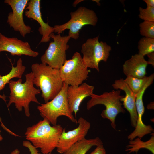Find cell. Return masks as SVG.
<instances>
[{
    "label": "cell",
    "instance_id": "obj_1",
    "mask_svg": "<svg viewBox=\"0 0 154 154\" xmlns=\"http://www.w3.org/2000/svg\"><path fill=\"white\" fill-rule=\"evenodd\" d=\"M46 119L28 127L25 135L36 148H40L42 153H51L56 148L63 128L60 125L51 126Z\"/></svg>",
    "mask_w": 154,
    "mask_h": 154
},
{
    "label": "cell",
    "instance_id": "obj_2",
    "mask_svg": "<svg viewBox=\"0 0 154 154\" xmlns=\"http://www.w3.org/2000/svg\"><path fill=\"white\" fill-rule=\"evenodd\" d=\"M34 76L33 83L39 88L45 103L54 98L59 93L63 82L59 69L52 68L46 64L35 63L31 66Z\"/></svg>",
    "mask_w": 154,
    "mask_h": 154
},
{
    "label": "cell",
    "instance_id": "obj_3",
    "mask_svg": "<svg viewBox=\"0 0 154 154\" xmlns=\"http://www.w3.org/2000/svg\"><path fill=\"white\" fill-rule=\"evenodd\" d=\"M25 76L26 80L24 83H22L21 78L17 80H11L9 81L10 93L7 106L8 108L12 103H14L19 112L23 108L26 116L29 117L30 116V103L32 102L40 104L36 97L37 95L40 93V90L34 86V76L32 72L25 74Z\"/></svg>",
    "mask_w": 154,
    "mask_h": 154
},
{
    "label": "cell",
    "instance_id": "obj_4",
    "mask_svg": "<svg viewBox=\"0 0 154 154\" xmlns=\"http://www.w3.org/2000/svg\"><path fill=\"white\" fill-rule=\"evenodd\" d=\"M68 86L63 82L61 90L54 98L37 106L41 117L47 120L53 125L57 124L58 118L61 116L66 117L74 123H78V120L71 113L69 108L67 96Z\"/></svg>",
    "mask_w": 154,
    "mask_h": 154
},
{
    "label": "cell",
    "instance_id": "obj_5",
    "mask_svg": "<svg viewBox=\"0 0 154 154\" xmlns=\"http://www.w3.org/2000/svg\"><path fill=\"white\" fill-rule=\"evenodd\" d=\"M124 96L121 94L119 90L105 92L100 95L93 93L90 96L91 98L87 103L86 108L89 110L96 105H104L106 108L103 110L101 115L103 118L110 121L111 127L116 130L115 119L117 115L120 113H124L125 112L120 100Z\"/></svg>",
    "mask_w": 154,
    "mask_h": 154
},
{
    "label": "cell",
    "instance_id": "obj_6",
    "mask_svg": "<svg viewBox=\"0 0 154 154\" xmlns=\"http://www.w3.org/2000/svg\"><path fill=\"white\" fill-rule=\"evenodd\" d=\"M71 18L68 22L54 27V32L60 34L65 30H69L68 35L70 38L78 39L80 30L84 26L90 25L95 26L98 21L96 13L93 10L84 7L80 6L70 13Z\"/></svg>",
    "mask_w": 154,
    "mask_h": 154
},
{
    "label": "cell",
    "instance_id": "obj_7",
    "mask_svg": "<svg viewBox=\"0 0 154 154\" xmlns=\"http://www.w3.org/2000/svg\"><path fill=\"white\" fill-rule=\"evenodd\" d=\"M112 50L106 42L99 41V36L87 39L82 45L81 52L85 65L88 68L99 72V64L101 61L106 62Z\"/></svg>",
    "mask_w": 154,
    "mask_h": 154
},
{
    "label": "cell",
    "instance_id": "obj_8",
    "mask_svg": "<svg viewBox=\"0 0 154 154\" xmlns=\"http://www.w3.org/2000/svg\"><path fill=\"white\" fill-rule=\"evenodd\" d=\"M88 68L80 54L76 52L59 69L60 77L63 82L68 86L79 85L88 77L90 71Z\"/></svg>",
    "mask_w": 154,
    "mask_h": 154
},
{
    "label": "cell",
    "instance_id": "obj_9",
    "mask_svg": "<svg viewBox=\"0 0 154 154\" xmlns=\"http://www.w3.org/2000/svg\"><path fill=\"white\" fill-rule=\"evenodd\" d=\"M53 40L41 57L42 63L52 68L60 69L66 60V51L69 47L68 42L71 38L68 35L62 36L53 33L50 35Z\"/></svg>",
    "mask_w": 154,
    "mask_h": 154
},
{
    "label": "cell",
    "instance_id": "obj_10",
    "mask_svg": "<svg viewBox=\"0 0 154 154\" xmlns=\"http://www.w3.org/2000/svg\"><path fill=\"white\" fill-rule=\"evenodd\" d=\"M28 0H5V3L11 7L12 11L7 16V22L15 31L19 33L24 37L32 31L31 27L26 25L23 20V15Z\"/></svg>",
    "mask_w": 154,
    "mask_h": 154
},
{
    "label": "cell",
    "instance_id": "obj_11",
    "mask_svg": "<svg viewBox=\"0 0 154 154\" xmlns=\"http://www.w3.org/2000/svg\"><path fill=\"white\" fill-rule=\"evenodd\" d=\"M77 127L67 132L65 128L60 136L56 147L57 152L62 154L78 141L85 138L90 127V123L81 117L78 120Z\"/></svg>",
    "mask_w": 154,
    "mask_h": 154
},
{
    "label": "cell",
    "instance_id": "obj_12",
    "mask_svg": "<svg viewBox=\"0 0 154 154\" xmlns=\"http://www.w3.org/2000/svg\"><path fill=\"white\" fill-rule=\"evenodd\" d=\"M154 74L149 76V78L144 87L136 96L135 106L137 114V120L136 126L133 131L127 137L128 139L132 140L136 137L141 139L146 135L151 134L153 129L150 125H146L142 121V116L145 111V107L143 100V95L147 88L153 83Z\"/></svg>",
    "mask_w": 154,
    "mask_h": 154
},
{
    "label": "cell",
    "instance_id": "obj_13",
    "mask_svg": "<svg viewBox=\"0 0 154 154\" xmlns=\"http://www.w3.org/2000/svg\"><path fill=\"white\" fill-rule=\"evenodd\" d=\"M0 53L2 51L9 52L13 56L25 55L36 57L38 52L33 50L29 43L16 37H8L0 33Z\"/></svg>",
    "mask_w": 154,
    "mask_h": 154
},
{
    "label": "cell",
    "instance_id": "obj_14",
    "mask_svg": "<svg viewBox=\"0 0 154 154\" xmlns=\"http://www.w3.org/2000/svg\"><path fill=\"white\" fill-rule=\"evenodd\" d=\"M25 15L28 18L37 21L40 25L38 31L42 35L40 43H46L50 40V36L54 32L53 27L43 21L40 10V0H30L25 9Z\"/></svg>",
    "mask_w": 154,
    "mask_h": 154
},
{
    "label": "cell",
    "instance_id": "obj_15",
    "mask_svg": "<svg viewBox=\"0 0 154 154\" xmlns=\"http://www.w3.org/2000/svg\"><path fill=\"white\" fill-rule=\"evenodd\" d=\"M94 87L86 83L78 86H68L67 90V96L70 111L74 113L76 117L83 100L93 94Z\"/></svg>",
    "mask_w": 154,
    "mask_h": 154
},
{
    "label": "cell",
    "instance_id": "obj_16",
    "mask_svg": "<svg viewBox=\"0 0 154 154\" xmlns=\"http://www.w3.org/2000/svg\"><path fill=\"white\" fill-rule=\"evenodd\" d=\"M112 86L114 89H120L125 92V96L120 100L123 102L124 108L129 112L131 125L135 128L138 118L135 103L136 97L123 78L116 80Z\"/></svg>",
    "mask_w": 154,
    "mask_h": 154
},
{
    "label": "cell",
    "instance_id": "obj_17",
    "mask_svg": "<svg viewBox=\"0 0 154 154\" xmlns=\"http://www.w3.org/2000/svg\"><path fill=\"white\" fill-rule=\"evenodd\" d=\"M148 64L144 56L135 54L125 62L123 65V72L127 77L131 76L142 78L147 74L146 68Z\"/></svg>",
    "mask_w": 154,
    "mask_h": 154
},
{
    "label": "cell",
    "instance_id": "obj_18",
    "mask_svg": "<svg viewBox=\"0 0 154 154\" xmlns=\"http://www.w3.org/2000/svg\"><path fill=\"white\" fill-rule=\"evenodd\" d=\"M101 144L103 143L99 137L89 139L85 138L76 143L62 154H86L92 147Z\"/></svg>",
    "mask_w": 154,
    "mask_h": 154
},
{
    "label": "cell",
    "instance_id": "obj_19",
    "mask_svg": "<svg viewBox=\"0 0 154 154\" xmlns=\"http://www.w3.org/2000/svg\"><path fill=\"white\" fill-rule=\"evenodd\" d=\"M11 69L9 73L3 76L0 75V91L4 89L5 85L7 84H9L10 80L13 78H21L25 70L26 67L23 65L21 58L18 59L15 67L14 66L11 62ZM0 98L3 100L5 102H6V96L5 95L0 94Z\"/></svg>",
    "mask_w": 154,
    "mask_h": 154
},
{
    "label": "cell",
    "instance_id": "obj_20",
    "mask_svg": "<svg viewBox=\"0 0 154 154\" xmlns=\"http://www.w3.org/2000/svg\"><path fill=\"white\" fill-rule=\"evenodd\" d=\"M151 136L148 141H143L141 139L137 137V138L130 140L129 144L126 146L125 151H128V154L138 152L141 149H146L150 151L152 154H154V133H151Z\"/></svg>",
    "mask_w": 154,
    "mask_h": 154
},
{
    "label": "cell",
    "instance_id": "obj_21",
    "mask_svg": "<svg viewBox=\"0 0 154 154\" xmlns=\"http://www.w3.org/2000/svg\"><path fill=\"white\" fill-rule=\"evenodd\" d=\"M149 78V76L138 78L130 76H127L124 80L136 97L137 94L145 85Z\"/></svg>",
    "mask_w": 154,
    "mask_h": 154
},
{
    "label": "cell",
    "instance_id": "obj_22",
    "mask_svg": "<svg viewBox=\"0 0 154 154\" xmlns=\"http://www.w3.org/2000/svg\"><path fill=\"white\" fill-rule=\"evenodd\" d=\"M138 54L143 56L146 55L154 52V38L144 37L138 42Z\"/></svg>",
    "mask_w": 154,
    "mask_h": 154
},
{
    "label": "cell",
    "instance_id": "obj_23",
    "mask_svg": "<svg viewBox=\"0 0 154 154\" xmlns=\"http://www.w3.org/2000/svg\"><path fill=\"white\" fill-rule=\"evenodd\" d=\"M140 34L148 38H154V22L144 21L139 24Z\"/></svg>",
    "mask_w": 154,
    "mask_h": 154
},
{
    "label": "cell",
    "instance_id": "obj_24",
    "mask_svg": "<svg viewBox=\"0 0 154 154\" xmlns=\"http://www.w3.org/2000/svg\"><path fill=\"white\" fill-rule=\"evenodd\" d=\"M139 11L140 18L144 21L154 22V7L147 6L143 9L139 7Z\"/></svg>",
    "mask_w": 154,
    "mask_h": 154
},
{
    "label": "cell",
    "instance_id": "obj_25",
    "mask_svg": "<svg viewBox=\"0 0 154 154\" xmlns=\"http://www.w3.org/2000/svg\"><path fill=\"white\" fill-rule=\"evenodd\" d=\"M23 146L29 149L31 154H39L38 151L34 147L32 143L29 141H24L23 143ZM20 151L17 149H16L13 151L11 154H19Z\"/></svg>",
    "mask_w": 154,
    "mask_h": 154
},
{
    "label": "cell",
    "instance_id": "obj_26",
    "mask_svg": "<svg viewBox=\"0 0 154 154\" xmlns=\"http://www.w3.org/2000/svg\"><path fill=\"white\" fill-rule=\"evenodd\" d=\"M90 154H106V153L103 144H101L96 146L95 149Z\"/></svg>",
    "mask_w": 154,
    "mask_h": 154
},
{
    "label": "cell",
    "instance_id": "obj_27",
    "mask_svg": "<svg viewBox=\"0 0 154 154\" xmlns=\"http://www.w3.org/2000/svg\"><path fill=\"white\" fill-rule=\"evenodd\" d=\"M148 64H151L153 67H154V52L150 53L147 55Z\"/></svg>",
    "mask_w": 154,
    "mask_h": 154
},
{
    "label": "cell",
    "instance_id": "obj_28",
    "mask_svg": "<svg viewBox=\"0 0 154 154\" xmlns=\"http://www.w3.org/2000/svg\"><path fill=\"white\" fill-rule=\"evenodd\" d=\"M143 1L146 4L147 6L154 7V0H144Z\"/></svg>",
    "mask_w": 154,
    "mask_h": 154
},
{
    "label": "cell",
    "instance_id": "obj_29",
    "mask_svg": "<svg viewBox=\"0 0 154 154\" xmlns=\"http://www.w3.org/2000/svg\"><path fill=\"white\" fill-rule=\"evenodd\" d=\"M147 108L148 109H154V102H151L148 104L147 106Z\"/></svg>",
    "mask_w": 154,
    "mask_h": 154
},
{
    "label": "cell",
    "instance_id": "obj_30",
    "mask_svg": "<svg viewBox=\"0 0 154 154\" xmlns=\"http://www.w3.org/2000/svg\"><path fill=\"white\" fill-rule=\"evenodd\" d=\"M1 131L0 130V141H1L3 139V137L1 134Z\"/></svg>",
    "mask_w": 154,
    "mask_h": 154
},
{
    "label": "cell",
    "instance_id": "obj_31",
    "mask_svg": "<svg viewBox=\"0 0 154 154\" xmlns=\"http://www.w3.org/2000/svg\"><path fill=\"white\" fill-rule=\"evenodd\" d=\"M39 154H52L51 153H42L41 154L40 153H39Z\"/></svg>",
    "mask_w": 154,
    "mask_h": 154
},
{
    "label": "cell",
    "instance_id": "obj_32",
    "mask_svg": "<svg viewBox=\"0 0 154 154\" xmlns=\"http://www.w3.org/2000/svg\"><path fill=\"white\" fill-rule=\"evenodd\" d=\"M0 44H1V40H0Z\"/></svg>",
    "mask_w": 154,
    "mask_h": 154
}]
</instances>
